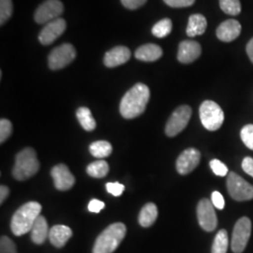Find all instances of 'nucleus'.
<instances>
[{
    "mask_svg": "<svg viewBox=\"0 0 253 253\" xmlns=\"http://www.w3.org/2000/svg\"><path fill=\"white\" fill-rule=\"evenodd\" d=\"M203 126L210 131L217 130L224 121V113L220 106L212 100L204 101L199 109Z\"/></svg>",
    "mask_w": 253,
    "mask_h": 253,
    "instance_id": "obj_5",
    "label": "nucleus"
},
{
    "mask_svg": "<svg viewBox=\"0 0 253 253\" xmlns=\"http://www.w3.org/2000/svg\"><path fill=\"white\" fill-rule=\"evenodd\" d=\"M158 217V208L153 203L146 204L144 208H142L140 215H139V223L141 226L150 227L153 225Z\"/></svg>",
    "mask_w": 253,
    "mask_h": 253,
    "instance_id": "obj_22",
    "label": "nucleus"
},
{
    "mask_svg": "<svg viewBox=\"0 0 253 253\" xmlns=\"http://www.w3.org/2000/svg\"><path fill=\"white\" fill-rule=\"evenodd\" d=\"M197 217L200 226L205 231L212 232L217 228V215L211 201L208 199L200 201L197 207Z\"/></svg>",
    "mask_w": 253,
    "mask_h": 253,
    "instance_id": "obj_11",
    "label": "nucleus"
},
{
    "mask_svg": "<svg viewBox=\"0 0 253 253\" xmlns=\"http://www.w3.org/2000/svg\"><path fill=\"white\" fill-rule=\"evenodd\" d=\"M163 49L157 44L147 43L140 46L135 52L137 59L145 62H154L163 56Z\"/></svg>",
    "mask_w": 253,
    "mask_h": 253,
    "instance_id": "obj_19",
    "label": "nucleus"
},
{
    "mask_svg": "<svg viewBox=\"0 0 253 253\" xmlns=\"http://www.w3.org/2000/svg\"><path fill=\"white\" fill-rule=\"evenodd\" d=\"M227 189L230 196L238 202L253 199V186L234 172L228 173Z\"/></svg>",
    "mask_w": 253,
    "mask_h": 253,
    "instance_id": "obj_6",
    "label": "nucleus"
},
{
    "mask_svg": "<svg viewBox=\"0 0 253 253\" xmlns=\"http://www.w3.org/2000/svg\"><path fill=\"white\" fill-rule=\"evenodd\" d=\"M241 25L238 21L230 19L222 22L217 28V37L218 40L224 42H230L237 39L241 33Z\"/></svg>",
    "mask_w": 253,
    "mask_h": 253,
    "instance_id": "obj_16",
    "label": "nucleus"
},
{
    "mask_svg": "<svg viewBox=\"0 0 253 253\" xmlns=\"http://www.w3.org/2000/svg\"><path fill=\"white\" fill-rule=\"evenodd\" d=\"M172 28V21L169 18L163 19L152 27V34L157 38H165L171 33Z\"/></svg>",
    "mask_w": 253,
    "mask_h": 253,
    "instance_id": "obj_27",
    "label": "nucleus"
},
{
    "mask_svg": "<svg viewBox=\"0 0 253 253\" xmlns=\"http://www.w3.org/2000/svg\"><path fill=\"white\" fill-rule=\"evenodd\" d=\"M219 7L229 15H238L241 12V3L239 0H219Z\"/></svg>",
    "mask_w": 253,
    "mask_h": 253,
    "instance_id": "obj_28",
    "label": "nucleus"
},
{
    "mask_svg": "<svg viewBox=\"0 0 253 253\" xmlns=\"http://www.w3.org/2000/svg\"><path fill=\"white\" fill-rule=\"evenodd\" d=\"M130 58V51L125 46H117L108 51L103 58V63L108 68H115L126 63Z\"/></svg>",
    "mask_w": 253,
    "mask_h": 253,
    "instance_id": "obj_17",
    "label": "nucleus"
},
{
    "mask_svg": "<svg viewBox=\"0 0 253 253\" xmlns=\"http://www.w3.org/2000/svg\"><path fill=\"white\" fill-rule=\"evenodd\" d=\"M201 154L195 148H188L179 155L176 161V170L182 175L192 172L200 163Z\"/></svg>",
    "mask_w": 253,
    "mask_h": 253,
    "instance_id": "obj_13",
    "label": "nucleus"
},
{
    "mask_svg": "<svg viewBox=\"0 0 253 253\" xmlns=\"http://www.w3.org/2000/svg\"><path fill=\"white\" fill-rule=\"evenodd\" d=\"M9 190L7 186H1L0 187V203L1 205L4 203V201L7 199L9 196Z\"/></svg>",
    "mask_w": 253,
    "mask_h": 253,
    "instance_id": "obj_40",
    "label": "nucleus"
},
{
    "mask_svg": "<svg viewBox=\"0 0 253 253\" xmlns=\"http://www.w3.org/2000/svg\"><path fill=\"white\" fill-rule=\"evenodd\" d=\"M240 136H241V139L243 141L245 145L253 150V124H249V125H246V126L241 129V132H240Z\"/></svg>",
    "mask_w": 253,
    "mask_h": 253,
    "instance_id": "obj_30",
    "label": "nucleus"
},
{
    "mask_svg": "<svg viewBox=\"0 0 253 253\" xmlns=\"http://www.w3.org/2000/svg\"><path fill=\"white\" fill-rule=\"evenodd\" d=\"M42 206L38 202H28L19 208L13 214L10 229L16 236L26 235L31 231L37 218L41 216Z\"/></svg>",
    "mask_w": 253,
    "mask_h": 253,
    "instance_id": "obj_2",
    "label": "nucleus"
},
{
    "mask_svg": "<svg viewBox=\"0 0 253 253\" xmlns=\"http://www.w3.org/2000/svg\"><path fill=\"white\" fill-rule=\"evenodd\" d=\"M87 173L95 178H102L109 172L108 163L105 161H97L90 163L86 168Z\"/></svg>",
    "mask_w": 253,
    "mask_h": 253,
    "instance_id": "obj_25",
    "label": "nucleus"
},
{
    "mask_svg": "<svg viewBox=\"0 0 253 253\" xmlns=\"http://www.w3.org/2000/svg\"><path fill=\"white\" fill-rule=\"evenodd\" d=\"M208 21L202 14H192L189 18L187 27V35L189 37L199 36L206 32Z\"/></svg>",
    "mask_w": 253,
    "mask_h": 253,
    "instance_id": "obj_21",
    "label": "nucleus"
},
{
    "mask_svg": "<svg viewBox=\"0 0 253 253\" xmlns=\"http://www.w3.org/2000/svg\"><path fill=\"white\" fill-rule=\"evenodd\" d=\"M229 237L226 230L222 229L217 233L212 245V253H227Z\"/></svg>",
    "mask_w": 253,
    "mask_h": 253,
    "instance_id": "obj_26",
    "label": "nucleus"
},
{
    "mask_svg": "<svg viewBox=\"0 0 253 253\" xmlns=\"http://www.w3.org/2000/svg\"><path fill=\"white\" fill-rule=\"evenodd\" d=\"M150 98V91L145 84H136L126 92L120 102V114L126 119L141 116L145 112Z\"/></svg>",
    "mask_w": 253,
    "mask_h": 253,
    "instance_id": "obj_1",
    "label": "nucleus"
},
{
    "mask_svg": "<svg viewBox=\"0 0 253 253\" xmlns=\"http://www.w3.org/2000/svg\"><path fill=\"white\" fill-rule=\"evenodd\" d=\"M66 21L62 18H57L46 24L44 27L42 29L39 41L43 45H50L54 41L61 36L66 30Z\"/></svg>",
    "mask_w": 253,
    "mask_h": 253,
    "instance_id": "obj_12",
    "label": "nucleus"
},
{
    "mask_svg": "<svg viewBox=\"0 0 253 253\" xmlns=\"http://www.w3.org/2000/svg\"><path fill=\"white\" fill-rule=\"evenodd\" d=\"M0 253H17L16 246L8 236H1Z\"/></svg>",
    "mask_w": 253,
    "mask_h": 253,
    "instance_id": "obj_32",
    "label": "nucleus"
},
{
    "mask_svg": "<svg viewBox=\"0 0 253 253\" xmlns=\"http://www.w3.org/2000/svg\"><path fill=\"white\" fill-rule=\"evenodd\" d=\"M51 175L54 180V187L58 190H69L75 183L73 173L65 164L55 165L51 171Z\"/></svg>",
    "mask_w": 253,
    "mask_h": 253,
    "instance_id": "obj_14",
    "label": "nucleus"
},
{
    "mask_svg": "<svg viewBox=\"0 0 253 253\" xmlns=\"http://www.w3.org/2000/svg\"><path fill=\"white\" fill-rule=\"evenodd\" d=\"M64 6L59 0H46L37 9L34 19L38 24H48L63 13Z\"/></svg>",
    "mask_w": 253,
    "mask_h": 253,
    "instance_id": "obj_10",
    "label": "nucleus"
},
{
    "mask_svg": "<svg viewBox=\"0 0 253 253\" xmlns=\"http://www.w3.org/2000/svg\"><path fill=\"white\" fill-rule=\"evenodd\" d=\"M246 50H247V54L249 55L251 61L253 63V38L248 42Z\"/></svg>",
    "mask_w": 253,
    "mask_h": 253,
    "instance_id": "obj_41",
    "label": "nucleus"
},
{
    "mask_svg": "<svg viewBox=\"0 0 253 253\" xmlns=\"http://www.w3.org/2000/svg\"><path fill=\"white\" fill-rule=\"evenodd\" d=\"M169 7L172 8H185L194 4L195 0H163Z\"/></svg>",
    "mask_w": 253,
    "mask_h": 253,
    "instance_id": "obj_35",
    "label": "nucleus"
},
{
    "mask_svg": "<svg viewBox=\"0 0 253 253\" xmlns=\"http://www.w3.org/2000/svg\"><path fill=\"white\" fill-rule=\"evenodd\" d=\"M12 132V125L8 119L2 118L0 120V143L3 144Z\"/></svg>",
    "mask_w": 253,
    "mask_h": 253,
    "instance_id": "obj_31",
    "label": "nucleus"
},
{
    "mask_svg": "<svg viewBox=\"0 0 253 253\" xmlns=\"http://www.w3.org/2000/svg\"><path fill=\"white\" fill-rule=\"evenodd\" d=\"M76 56V50L70 43H64L52 50L48 56V64L51 70L57 71L72 63Z\"/></svg>",
    "mask_w": 253,
    "mask_h": 253,
    "instance_id": "obj_8",
    "label": "nucleus"
},
{
    "mask_svg": "<svg viewBox=\"0 0 253 253\" xmlns=\"http://www.w3.org/2000/svg\"><path fill=\"white\" fill-rule=\"evenodd\" d=\"M210 167L212 169L213 172L217 174L218 176H226L229 173V170L227 168L226 165L223 163H221L218 160H212L210 162Z\"/></svg>",
    "mask_w": 253,
    "mask_h": 253,
    "instance_id": "obj_33",
    "label": "nucleus"
},
{
    "mask_svg": "<svg viewBox=\"0 0 253 253\" xmlns=\"http://www.w3.org/2000/svg\"><path fill=\"white\" fill-rule=\"evenodd\" d=\"M191 113V108L188 105H182L176 110H174L165 126L166 135L173 137L180 133L189 124Z\"/></svg>",
    "mask_w": 253,
    "mask_h": 253,
    "instance_id": "obj_9",
    "label": "nucleus"
},
{
    "mask_svg": "<svg viewBox=\"0 0 253 253\" xmlns=\"http://www.w3.org/2000/svg\"><path fill=\"white\" fill-rule=\"evenodd\" d=\"M73 236V231L66 225H54L49 232V240L55 248H62Z\"/></svg>",
    "mask_w": 253,
    "mask_h": 253,
    "instance_id": "obj_18",
    "label": "nucleus"
},
{
    "mask_svg": "<svg viewBox=\"0 0 253 253\" xmlns=\"http://www.w3.org/2000/svg\"><path fill=\"white\" fill-rule=\"evenodd\" d=\"M106 189L109 193H111L114 196H120L125 190L124 185L118 183V182H110L106 184Z\"/></svg>",
    "mask_w": 253,
    "mask_h": 253,
    "instance_id": "obj_34",
    "label": "nucleus"
},
{
    "mask_svg": "<svg viewBox=\"0 0 253 253\" xmlns=\"http://www.w3.org/2000/svg\"><path fill=\"white\" fill-rule=\"evenodd\" d=\"M147 0H121L122 5L128 9H139L145 5Z\"/></svg>",
    "mask_w": 253,
    "mask_h": 253,
    "instance_id": "obj_37",
    "label": "nucleus"
},
{
    "mask_svg": "<svg viewBox=\"0 0 253 253\" xmlns=\"http://www.w3.org/2000/svg\"><path fill=\"white\" fill-rule=\"evenodd\" d=\"M252 234V221L249 217L239 218L235 223L232 236V251L242 253L245 251Z\"/></svg>",
    "mask_w": 253,
    "mask_h": 253,
    "instance_id": "obj_7",
    "label": "nucleus"
},
{
    "mask_svg": "<svg viewBox=\"0 0 253 253\" xmlns=\"http://www.w3.org/2000/svg\"><path fill=\"white\" fill-rule=\"evenodd\" d=\"M40 170V162L37 158L36 151L27 147L20 151L15 158L12 169V175L16 180L23 181L35 175Z\"/></svg>",
    "mask_w": 253,
    "mask_h": 253,
    "instance_id": "obj_4",
    "label": "nucleus"
},
{
    "mask_svg": "<svg viewBox=\"0 0 253 253\" xmlns=\"http://www.w3.org/2000/svg\"><path fill=\"white\" fill-rule=\"evenodd\" d=\"M126 228L121 222L107 227L98 238L93 248V253H113L126 236Z\"/></svg>",
    "mask_w": 253,
    "mask_h": 253,
    "instance_id": "obj_3",
    "label": "nucleus"
},
{
    "mask_svg": "<svg viewBox=\"0 0 253 253\" xmlns=\"http://www.w3.org/2000/svg\"><path fill=\"white\" fill-rule=\"evenodd\" d=\"M49 228L45 217L40 216L31 229V239L37 245L43 244L49 237Z\"/></svg>",
    "mask_w": 253,
    "mask_h": 253,
    "instance_id": "obj_20",
    "label": "nucleus"
},
{
    "mask_svg": "<svg viewBox=\"0 0 253 253\" xmlns=\"http://www.w3.org/2000/svg\"><path fill=\"white\" fill-rule=\"evenodd\" d=\"M242 169L245 172L252 175L253 177V159L251 157L245 158L242 162Z\"/></svg>",
    "mask_w": 253,
    "mask_h": 253,
    "instance_id": "obj_39",
    "label": "nucleus"
},
{
    "mask_svg": "<svg viewBox=\"0 0 253 253\" xmlns=\"http://www.w3.org/2000/svg\"><path fill=\"white\" fill-rule=\"evenodd\" d=\"M89 151L91 155L94 156L95 158L103 159L109 157L112 154L113 147L107 141H97L91 144Z\"/></svg>",
    "mask_w": 253,
    "mask_h": 253,
    "instance_id": "obj_24",
    "label": "nucleus"
},
{
    "mask_svg": "<svg viewBox=\"0 0 253 253\" xmlns=\"http://www.w3.org/2000/svg\"><path fill=\"white\" fill-rule=\"evenodd\" d=\"M211 202L213 204V206L215 208L222 210L224 207H225V201L223 196L221 195V193H219L218 191H214L211 195Z\"/></svg>",
    "mask_w": 253,
    "mask_h": 253,
    "instance_id": "obj_36",
    "label": "nucleus"
},
{
    "mask_svg": "<svg viewBox=\"0 0 253 253\" xmlns=\"http://www.w3.org/2000/svg\"><path fill=\"white\" fill-rule=\"evenodd\" d=\"M77 118L81 124V126L84 127V129L87 131H92L96 127V121L94 118L92 117L91 111L86 107H80L77 110L76 113Z\"/></svg>",
    "mask_w": 253,
    "mask_h": 253,
    "instance_id": "obj_23",
    "label": "nucleus"
},
{
    "mask_svg": "<svg viewBox=\"0 0 253 253\" xmlns=\"http://www.w3.org/2000/svg\"><path fill=\"white\" fill-rule=\"evenodd\" d=\"M12 1L0 0V25L3 26L12 14Z\"/></svg>",
    "mask_w": 253,
    "mask_h": 253,
    "instance_id": "obj_29",
    "label": "nucleus"
},
{
    "mask_svg": "<svg viewBox=\"0 0 253 253\" xmlns=\"http://www.w3.org/2000/svg\"><path fill=\"white\" fill-rule=\"evenodd\" d=\"M202 54V47L195 41H183L179 43L177 59L183 64L195 61Z\"/></svg>",
    "mask_w": 253,
    "mask_h": 253,
    "instance_id": "obj_15",
    "label": "nucleus"
},
{
    "mask_svg": "<svg viewBox=\"0 0 253 253\" xmlns=\"http://www.w3.org/2000/svg\"><path fill=\"white\" fill-rule=\"evenodd\" d=\"M105 207V204L100 200L94 199L88 204V210L93 213H99Z\"/></svg>",
    "mask_w": 253,
    "mask_h": 253,
    "instance_id": "obj_38",
    "label": "nucleus"
}]
</instances>
